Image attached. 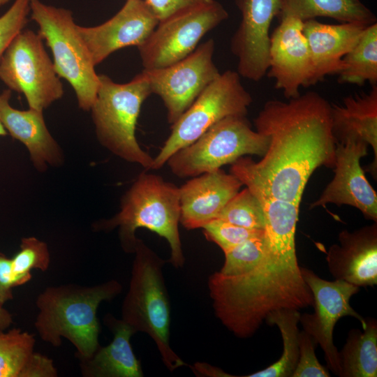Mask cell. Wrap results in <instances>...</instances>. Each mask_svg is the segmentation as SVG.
Wrapping results in <instances>:
<instances>
[{
	"mask_svg": "<svg viewBox=\"0 0 377 377\" xmlns=\"http://www.w3.org/2000/svg\"><path fill=\"white\" fill-rule=\"evenodd\" d=\"M31 0H15L0 17V59L15 37L24 29L30 13Z\"/></svg>",
	"mask_w": 377,
	"mask_h": 377,
	"instance_id": "cell-33",
	"label": "cell"
},
{
	"mask_svg": "<svg viewBox=\"0 0 377 377\" xmlns=\"http://www.w3.org/2000/svg\"><path fill=\"white\" fill-rule=\"evenodd\" d=\"M180 214L179 188L161 176L142 172L122 196L119 212L94 223V228L110 231L117 228L126 253L134 252L136 230L148 229L167 240L169 262L178 269L185 263L179 231Z\"/></svg>",
	"mask_w": 377,
	"mask_h": 377,
	"instance_id": "cell-4",
	"label": "cell"
},
{
	"mask_svg": "<svg viewBox=\"0 0 377 377\" xmlns=\"http://www.w3.org/2000/svg\"><path fill=\"white\" fill-rule=\"evenodd\" d=\"M256 131L269 138L258 162L242 156L230 173L251 182L273 198L300 205L305 186L321 166L334 168L336 141L331 104L316 91L288 102L267 101L254 119Z\"/></svg>",
	"mask_w": 377,
	"mask_h": 377,
	"instance_id": "cell-2",
	"label": "cell"
},
{
	"mask_svg": "<svg viewBox=\"0 0 377 377\" xmlns=\"http://www.w3.org/2000/svg\"><path fill=\"white\" fill-rule=\"evenodd\" d=\"M129 288L121 306V320L147 334L170 371L186 365L170 344V305L163 268L165 262L142 240L134 250Z\"/></svg>",
	"mask_w": 377,
	"mask_h": 377,
	"instance_id": "cell-5",
	"label": "cell"
},
{
	"mask_svg": "<svg viewBox=\"0 0 377 377\" xmlns=\"http://www.w3.org/2000/svg\"><path fill=\"white\" fill-rule=\"evenodd\" d=\"M158 22L143 0H126L105 22L90 27L77 25V30L96 66L119 49L141 45Z\"/></svg>",
	"mask_w": 377,
	"mask_h": 377,
	"instance_id": "cell-17",
	"label": "cell"
},
{
	"mask_svg": "<svg viewBox=\"0 0 377 377\" xmlns=\"http://www.w3.org/2000/svg\"><path fill=\"white\" fill-rule=\"evenodd\" d=\"M195 372L202 376L229 377L233 376L225 373L219 368L214 367L207 363L198 362L193 365Z\"/></svg>",
	"mask_w": 377,
	"mask_h": 377,
	"instance_id": "cell-37",
	"label": "cell"
},
{
	"mask_svg": "<svg viewBox=\"0 0 377 377\" xmlns=\"http://www.w3.org/2000/svg\"><path fill=\"white\" fill-rule=\"evenodd\" d=\"M279 15H289L302 22L326 17L340 22L370 25L376 22L375 14L361 0H281Z\"/></svg>",
	"mask_w": 377,
	"mask_h": 377,
	"instance_id": "cell-25",
	"label": "cell"
},
{
	"mask_svg": "<svg viewBox=\"0 0 377 377\" xmlns=\"http://www.w3.org/2000/svg\"><path fill=\"white\" fill-rule=\"evenodd\" d=\"M12 323L11 314L0 306V332L7 329Z\"/></svg>",
	"mask_w": 377,
	"mask_h": 377,
	"instance_id": "cell-38",
	"label": "cell"
},
{
	"mask_svg": "<svg viewBox=\"0 0 377 377\" xmlns=\"http://www.w3.org/2000/svg\"><path fill=\"white\" fill-rule=\"evenodd\" d=\"M361 332L353 329L339 352L341 377H376L377 324L375 319L367 320Z\"/></svg>",
	"mask_w": 377,
	"mask_h": 377,
	"instance_id": "cell-26",
	"label": "cell"
},
{
	"mask_svg": "<svg viewBox=\"0 0 377 377\" xmlns=\"http://www.w3.org/2000/svg\"><path fill=\"white\" fill-rule=\"evenodd\" d=\"M214 41L209 39L198 45L183 59L170 66L143 69L151 94L158 95L167 111V119L173 124L191 106L202 91L221 73L213 61Z\"/></svg>",
	"mask_w": 377,
	"mask_h": 377,
	"instance_id": "cell-12",
	"label": "cell"
},
{
	"mask_svg": "<svg viewBox=\"0 0 377 377\" xmlns=\"http://www.w3.org/2000/svg\"><path fill=\"white\" fill-rule=\"evenodd\" d=\"M332 133L337 142L348 138L364 140L374 151L369 171L376 177L377 168V87L367 93L349 96L341 105H331Z\"/></svg>",
	"mask_w": 377,
	"mask_h": 377,
	"instance_id": "cell-23",
	"label": "cell"
},
{
	"mask_svg": "<svg viewBox=\"0 0 377 377\" xmlns=\"http://www.w3.org/2000/svg\"><path fill=\"white\" fill-rule=\"evenodd\" d=\"M367 25L356 22L325 24L316 19L303 22L302 32L313 66L311 85L344 68L343 57L356 44Z\"/></svg>",
	"mask_w": 377,
	"mask_h": 377,
	"instance_id": "cell-21",
	"label": "cell"
},
{
	"mask_svg": "<svg viewBox=\"0 0 377 377\" xmlns=\"http://www.w3.org/2000/svg\"><path fill=\"white\" fill-rule=\"evenodd\" d=\"M7 131L6 130V128H4L2 122H1V118H0V137L1 136H5L7 135Z\"/></svg>",
	"mask_w": 377,
	"mask_h": 377,
	"instance_id": "cell-40",
	"label": "cell"
},
{
	"mask_svg": "<svg viewBox=\"0 0 377 377\" xmlns=\"http://www.w3.org/2000/svg\"><path fill=\"white\" fill-rule=\"evenodd\" d=\"M121 290V284L114 279L93 286L47 287L36 301L38 313L34 326L40 338L59 347L64 337L73 345L79 359L90 357L100 346L97 309L102 302L113 300Z\"/></svg>",
	"mask_w": 377,
	"mask_h": 377,
	"instance_id": "cell-3",
	"label": "cell"
},
{
	"mask_svg": "<svg viewBox=\"0 0 377 377\" xmlns=\"http://www.w3.org/2000/svg\"><path fill=\"white\" fill-rule=\"evenodd\" d=\"M242 183L221 168L191 177L179 188L180 223L187 230L202 228L216 219Z\"/></svg>",
	"mask_w": 377,
	"mask_h": 377,
	"instance_id": "cell-18",
	"label": "cell"
},
{
	"mask_svg": "<svg viewBox=\"0 0 377 377\" xmlns=\"http://www.w3.org/2000/svg\"><path fill=\"white\" fill-rule=\"evenodd\" d=\"M299 360L292 377H329L327 369L318 362L315 348L317 343L305 331L299 332Z\"/></svg>",
	"mask_w": 377,
	"mask_h": 377,
	"instance_id": "cell-34",
	"label": "cell"
},
{
	"mask_svg": "<svg viewBox=\"0 0 377 377\" xmlns=\"http://www.w3.org/2000/svg\"><path fill=\"white\" fill-rule=\"evenodd\" d=\"M251 192L265 218V250L249 272L209 276L208 288L216 317L234 335L253 336L270 313L313 306L312 293L298 265L295 231L299 205L277 200L258 186Z\"/></svg>",
	"mask_w": 377,
	"mask_h": 377,
	"instance_id": "cell-1",
	"label": "cell"
},
{
	"mask_svg": "<svg viewBox=\"0 0 377 377\" xmlns=\"http://www.w3.org/2000/svg\"><path fill=\"white\" fill-rule=\"evenodd\" d=\"M50 256L47 244L36 237H24L20 251L11 258L12 269L21 285L31 280V269L46 271L50 266Z\"/></svg>",
	"mask_w": 377,
	"mask_h": 377,
	"instance_id": "cell-30",
	"label": "cell"
},
{
	"mask_svg": "<svg viewBox=\"0 0 377 377\" xmlns=\"http://www.w3.org/2000/svg\"><path fill=\"white\" fill-rule=\"evenodd\" d=\"M265 250L263 235L250 239L224 252L225 261L219 271L226 276H240L251 271L260 261Z\"/></svg>",
	"mask_w": 377,
	"mask_h": 377,
	"instance_id": "cell-31",
	"label": "cell"
},
{
	"mask_svg": "<svg viewBox=\"0 0 377 377\" xmlns=\"http://www.w3.org/2000/svg\"><path fill=\"white\" fill-rule=\"evenodd\" d=\"M217 219L248 229L264 230L265 228L262 205L247 187L230 200Z\"/></svg>",
	"mask_w": 377,
	"mask_h": 377,
	"instance_id": "cell-29",
	"label": "cell"
},
{
	"mask_svg": "<svg viewBox=\"0 0 377 377\" xmlns=\"http://www.w3.org/2000/svg\"><path fill=\"white\" fill-rule=\"evenodd\" d=\"M344 68L338 82L363 85L377 82V23L367 26L353 48L343 57Z\"/></svg>",
	"mask_w": 377,
	"mask_h": 377,
	"instance_id": "cell-28",
	"label": "cell"
},
{
	"mask_svg": "<svg viewBox=\"0 0 377 377\" xmlns=\"http://www.w3.org/2000/svg\"><path fill=\"white\" fill-rule=\"evenodd\" d=\"M299 310L279 309L268 314L265 322L279 328L283 339V353L278 361L246 377H292L299 360Z\"/></svg>",
	"mask_w": 377,
	"mask_h": 377,
	"instance_id": "cell-27",
	"label": "cell"
},
{
	"mask_svg": "<svg viewBox=\"0 0 377 377\" xmlns=\"http://www.w3.org/2000/svg\"><path fill=\"white\" fill-rule=\"evenodd\" d=\"M228 17L224 7L211 0L159 21L148 38L138 47L144 69L165 67L186 57L207 33Z\"/></svg>",
	"mask_w": 377,
	"mask_h": 377,
	"instance_id": "cell-11",
	"label": "cell"
},
{
	"mask_svg": "<svg viewBox=\"0 0 377 377\" xmlns=\"http://www.w3.org/2000/svg\"><path fill=\"white\" fill-rule=\"evenodd\" d=\"M240 77L237 71L227 70L202 91L171 125V133L154 158L151 169L161 168L175 152L195 142L223 119L246 116L253 99Z\"/></svg>",
	"mask_w": 377,
	"mask_h": 377,
	"instance_id": "cell-9",
	"label": "cell"
},
{
	"mask_svg": "<svg viewBox=\"0 0 377 377\" xmlns=\"http://www.w3.org/2000/svg\"><path fill=\"white\" fill-rule=\"evenodd\" d=\"M99 85L90 111L100 144L125 161L151 169L154 158L137 141L135 128L141 106L151 94L140 73L128 83L114 82L98 75Z\"/></svg>",
	"mask_w": 377,
	"mask_h": 377,
	"instance_id": "cell-6",
	"label": "cell"
},
{
	"mask_svg": "<svg viewBox=\"0 0 377 377\" xmlns=\"http://www.w3.org/2000/svg\"><path fill=\"white\" fill-rule=\"evenodd\" d=\"M241 22L230 41L237 59L240 77L258 82L267 73L269 61V29L281 10V0H235Z\"/></svg>",
	"mask_w": 377,
	"mask_h": 377,
	"instance_id": "cell-14",
	"label": "cell"
},
{
	"mask_svg": "<svg viewBox=\"0 0 377 377\" xmlns=\"http://www.w3.org/2000/svg\"><path fill=\"white\" fill-rule=\"evenodd\" d=\"M9 0H0V7L5 5Z\"/></svg>",
	"mask_w": 377,
	"mask_h": 377,
	"instance_id": "cell-41",
	"label": "cell"
},
{
	"mask_svg": "<svg viewBox=\"0 0 377 377\" xmlns=\"http://www.w3.org/2000/svg\"><path fill=\"white\" fill-rule=\"evenodd\" d=\"M30 13L38 25V33L52 52L57 75L73 89L79 108L89 111L96 96L99 77L72 12L31 0Z\"/></svg>",
	"mask_w": 377,
	"mask_h": 377,
	"instance_id": "cell-7",
	"label": "cell"
},
{
	"mask_svg": "<svg viewBox=\"0 0 377 377\" xmlns=\"http://www.w3.org/2000/svg\"><path fill=\"white\" fill-rule=\"evenodd\" d=\"M279 17L280 23L270 36L266 75L275 80L276 89L291 99L300 95L301 87L311 85L313 66L303 22L289 15Z\"/></svg>",
	"mask_w": 377,
	"mask_h": 377,
	"instance_id": "cell-16",
	"label": "cell"
},
{
	"mask_svg": "<svg viewBox=\"0 0 377 377\" xmlns=\"http://www.w3.org/2000/svg\"><path fill=\"white\" fill-rule=\"evenodd\" d=\"M10 97L9 89L0 94V118L7 133L26 147L38 172H45L48 166L61 165L64 152L47 128L43 111L14 108L10 104Z\"/></svg>",
	"mask_w": 377,
	"mask_h": 377,
	"instance_id": "cell-20",
	"label": "cell"
},
{
	"mask_svg": "<svg viewBox=\"0 0 377 377\" xmlns=\"http://www.w3.org/2000/svg\"><path fill=\"white\" fill-rule=\"evenodd\" d=\"M208 241L218 245L223 252L256 237L263 235L264 230L248 229L216 219L202 227Z\"/></svg>",
	"mask_w": 377,
	"mask_h": 377,
	"instance_id": "cell-32",
	"label": "cell"
},
{
	"mask_svg": "<svg viewBox=\"0 0 377 377\" xmlns=\"http://www.w3.org/2000/svg\"><path fill=\"white\" fill-rule=\"evenodd\" d=\"M339 242L330 248L326 258L332 276L358 287L376 285V222L354 232L341 231Z\"/></svg>",
	"mask_w": 377,
	"mask_h": 377,
	"instance_id": "cell-19",
	"label": "cell"
},
{
	"mask_svg": "<svg viewBox=\"0 0 377 377\" xmlns=\"http://www.w3.org/2000/svg\"><path fill=\"white\" fill-rule=\"evenodd\" d=\"M34 334L12 329L0 332V377H56L52 360L34 351Z\"/></svg>",
	"mask_w": 377,
	"mask_h": 377,
	"instance_id": "cell-24",
	"label": "cell"
},
{
	"mask_svg": "<svg viewBox=\"0 0 377 377\" xmlns=\"http://www.w3.org/2000/svg\"><path fill=\"white\" fill-rule=\"evenodd\" d=\"M0 80L22 94L29 108L43 111L61 98L64 88L38 33L24 29L0 59Z\"/></svg>",
	"mask_w": 377,
	"mask_h": 377,
	"instance_id": "cell-10",
	"label": "cell"
},
{
	"mask_svg": "<svg viewBox=\"0 0 377 377\" xmlns=\"http://www.w3.org/2000/svg\"><path fill=\"white\" fill-rule=\"evenodd\" d=\"M269 138L252 129L246 116L227 117L175 152L167 164L179 178L193 177L232 164L246 155L263 156Z\"/></svg>",
	"mask_w": 377,
	"mask_h": 377,
	"instance_id": "cell-8",
	"label": "cell"
},
{
	"mask_svg": "<svg viewBox=\"0 0 377 377\" xmlns=\"http://www.w3.org/2000/svg\"><path fill=\"white\" fill-rule=\"evenodd\" d=\"M369 145L358 138L337 142L334 176L311 208L328 203L350 205L358 209L367 219L377 221V194L360 166L361 158L368 154Z\"/></svg>",
	"mask_w": 377,
	"mask_h": 377,
	"instance_id": "cell-15",
	"label": "cell"
},
{
	"mask_svg": "<svg viewBox=\"0 0 377 377\" xmlns=\"http://www.w3.org/2000/svg\"><path fill=\"white\" fill-rule=\"evenodd\" d=\"M161 21L182 10L198 6L211 0H143Z\"/></svg>",
	"mask_w": 377,
	"mask_h": 377,
	"instance_id": "cell-35",
	"label": "cell"
},
{
	"mask_svg": "<svg viewBox=\"0 0 377 377\" xmlns=\"http://www.w3.org/2000/svg\"><path fill=\"white\" fill-rule=\"evenodd\" d=\"M0 286L6 290L21 286L12 269L11 259L0 253Z\"/></svg>",
	"mask_w": 377,
	"mask_h": 377,
	"instance_id": "cell-36",
	"label": "cell"
},
{
	"mask_svg": "<svg viewBox=\"0 0 377 377\" xmlns=\"http://www.w3.org/2000/svg\"><path fill=\"white\" fill-rule=\"evenodd\" d=\"M105 325L113 333L112 342L99 346L89 358H81L80 371L85 377H142L140 361L136 358L131 337L135 331L121 319L110 314L105 317Z\"/></svg>",
	"mask_w": 377,
	"mask_h": 377,
	"instance_id": "cell-22",
	"label": "cell"
},
{
	"mask_svg": "<svg viewBox=\"0 0 377 377\" xmlns=\"http://www.w3.org/2000/svg\"><path fill=\"white\" fill-rule=\"evenodd\" d=\"M13 298L11 290H6L0 286V306Z\"/></svg>",
	"mask_w": 377,
	"mask_h": 377,
	"instance_id": "cell-39",
	"label": "cell"
},
{
	"mask_svg": "<svg viewBox=\"0 0 377 377\" xmlns=\"http://www.w3.org/2000/svg\"><path fill=\"white\" fill-rule=\"evenodd\" d=\"M301 270L313 295L314 313L300 315L299 322L303 330L322 348L328 368L341 376L339 352L333 341L334 327L341 318L350 316L361 323L363 330L366 328L367 320L349 303L360 287L342 280H325L307 268L301 267Z\"/></svg>",
	"mask_w": 377,
	"mask_h": 377,
	"instance_id": "cell-13",
	"label": "cell"
}]
</instances>
